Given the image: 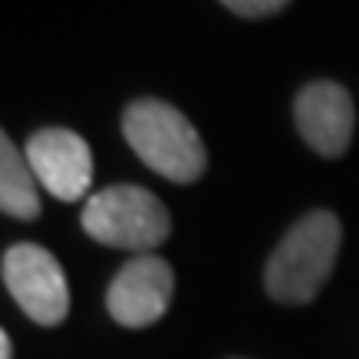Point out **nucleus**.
Returning <instances> with one entry per match:
<instances>
[{"label":"nucleus","mask_w":359,"mask_h":359,"mask_svg":"<svg viewBox=\"0 0 359 359\" xmlns=\"http://www.w3.org/2000/svg\"><path fill=\"white\" fill-rule=\"evenodd\" d=\"M339 240L343 226L330 210H313L303 219H296L293 230L283 236L266 263V293L286 306L309 303L333 273Z\"/></svg>","instance_id":"1"},{"label":"nucleus","mask_w":359,"mask_h":359,"mask_svg":"<svg viewBox=\"0 0 359 359\" xmlns=\"http://www.w3.org/2000/svg\"><path fill=\"white\" fill-rule=\"evenodd\" d=\"M123 137L147 167L173 183H193L206 170L200 133L173 103L143 97L123 110Z\"/></svg>","instance_id":"2"},{"label":"nucleus","mask_w":359,"mask_h":359,"mask_svg":"<svg viewBox=\"0 0 359 359\" xmlns=\"http://www.w3.org/2000/svg\"><path fill=\"white\" fill-rule=\"evenodd\" d=\"M83 230L90 240L103 246L150 253L170 236V213L147 187L120 183L93 193L87 200Z\"/></svg>","instance_id":"3"},{"label":"nucleus","mask_w":359,"mask_h":359,"mask_svg":"<svg viewBox=\"0 0 359 359\" xmlns=\"http://www.w3.org/2000/svg\"><path fill=\"white\" fill-rule=\"evenodd\" d=\"M4 286L40 326H57L70 313V286L57 257L37 243H13L4 253Z\"/></svg>","instance_id":"4"},{"label":"nucleus","mask_w":359,"mask_h":359,"mask_svg":"<svg viewBox=\"0 0 359 359\" xmlns=\"http://www.w3.org/2000/svg\"><path fill=\"white\" fill-rule=\"evenodd\" d=\"M173 290H177V280L167 259L143 253L130 259L127 266H120L107 290V309L120 326L143 330L170 309Z\"/></svg>","instance_id":"5"},{"label":"nucleus","mask_w":359,"mask_h":359,"mask_svg":"<svg viewBox=\"0 0 359 359\" xmlns=\"http://www.w3.org/2000/svg\"><path fill=\"white\" fill-rule=\"evenodd\" d=\"M24 154L30 170L57 200L74 203V200L87 196L90 183H93V156L80 133L64 127L37 130Z\"/></svg>","instance_id":"6"},{"label":"nucleus","mask_w":359,"mask_h":359,"mask_svg":"<svg viewBox=\"0 0 359 359\" xmlns=\"http://www.w3.org/2000/svg\"><path fill=\"white\" fill-rule=\"evenodd\" d=\"M353 97L333 80H313L296 97V130L320 156H343L353 140Z\"/></svg>","instance_id":"7"},{"label":"nucleus","mask_w":359,"mask_h":359,"mask_svg":"<svg viewBox=\"0 0 359 359\" xmlns=\"http://www.w3.org/2000/svg\"><path fill=\"white\" fill-rule=\"evenodd\" d=\"M0 210L13 219L40 217L37 173L30 170L27 154L13 147L7 133L0 137Z\"/></svg>","instance_id":"8"},{"label":"nucleus","mask_w":359,"mask_h":359,"mask_svg":"<svg viewBox=\"0 0 359 359\" xmlns=\"http://www.w3.org/2000/svg\"><path fill=\"white\" fill-rule=\"evenodd\" d=\"M226 11H233L236 17H273V13H280L290 0H219Z\"/></svg>","instance_id":"9"},{"label":"nucleus","mask_w":359,"mask_h":359,"mask_svg":"<svg viewBox=\"0 0 359 359\" xmlns=\"http://www.w3.org/2000/svg\"><path fill=\"white\" fill-rule=\"evenodd\" d=\"M0 359H13V346H11V333L0 330Z\"/></svg>","instance_id":"10"}]
</instances>
